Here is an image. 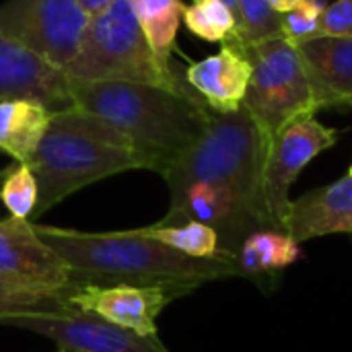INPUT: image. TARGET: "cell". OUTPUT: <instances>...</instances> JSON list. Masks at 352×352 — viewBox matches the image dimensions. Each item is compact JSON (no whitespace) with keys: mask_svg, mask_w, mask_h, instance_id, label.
I'll return each instance as SVG.
<instances>
[{"mask_svg":"<svg viewBox=\"0 0 352 352\" xmlns=\"http://www.w3.org/2000/svg\"><path fill=\"white\" fill-rule=\"evenodd\" d=\"M2 324L52 340L58 352H169L157 336H142L80 309L66 316L10 318Z\"/></svg>","mask_w":352,"mask_h":352,"instance_id":"cell-9","label":"cell"},{"mask_svg":"<svg viewBox=\"0 0 352 352\" xmlns=\"http://www.w3.org/2000/svg\"><path fill=\"white\" fill-rule=\"evenodd\" d=\"M35 231L70 266L72 285L173 287L188 295L206 283L239 276L229 256L190 258L140 229L87 233L35 225Z\"/></svg>","mask_w":352,"mask_h":352,"instance_id":"cell-1","label":"cell"},{"mask_svg":"<svg viewBox=\"0 0 352 352\" xmlns=\"http://www.w3.org/2000/svg\"><path fill=\"white\" fill-rule=\"evenodd\" d=\"M297 47L320 109L352 105V37H316Z\"/></svg>","mask_w":352,"mask_h":352,"instance_id":"cell-15","label":"cell"},{"mask_svg":"<svg viewBox=\"0 0 352 352\" xmlns=\"http://www.w3.org/2000/svg\"><path fill=\"white\" fill-rule=\"evenodd\" d=\"M64 74L76 80L142 82L177 93L194 91L171 66L155 58L130 0H116L91 14L80 47Z\"/></svg>","mask_w":352,"mask_h":352,"instance_id":"cell-5","label":"cell"},{"mask_svg":"<svg viewBox=\"0 0 352 352\" xmlns=\"http://www.w3.org/2000/svg\"><path fill=\"white\" fill-rule=\"evenodd\" d=\"M285 231L297 241H311L336 233L352 235V177L309 190L291 200Z\"/></svg>","mask_w":352,"mask_h":352,"instance_id":"cell-13","label":"cell"},{"mask_svg":"<svg viewBox=\"0 0 352 352\" xmlns=\"http://www.w3.org/2000/svg\"><path fill=\"white\" fill-rule=\"evenodd\" d=\"M68 87L72 107L101 118L128 136L161 175L204 134L212 113L196 91L76 78H68Z\"/></svg>","mask_w":352,"mask_h":352,"instance_id":"cell-2","label":"cell"},{"mask_svg":"<svg viewBox=\"0 0 352 352\" xmlns=\"http://www.w3.org/2000/svg\"><path fill=\"white\" fill-rule=\"evenodd\" d=\"M301 258L299 243L283 229H260L243 239L235 254L239 276L258 285H274Z\"/></svg>","mask_w":352,"mask_h":352,"instance_id":"cell-16","label":"cell"},{"mask_svg":"<svg viewBox=\"0 0 352 352\" xmlns=\"http://www.w3.org/2000/svg\"><path fill=\"white\" fill-rule=\"evenodd\" d=\"M80 2V6L89 12V14H95V12H99V10H103V8H107L111 2H116V0H78Z\"/></svg>","mask_w":352,"mask_h":352,"instance_id":"cell-27","label":"cell"},{"mask_svg":"<svg viewBox=\"0 0 352 352\" xmlns=\"http://www.w3.org/2000/svg\"><path fill=\"white\" fill-rule=\"evenodd\" d=\"M188 31L206 41H229L237 35V19L221 0H196L184 10Z\"/></svg>","mask_w":352,"mask_h":352,"instance_id":"cell-22","label":"cell"},{"mask_svg":"<svg viewBox=\"0 0 352 352\" xmlns=\"http://www.w3.org/2000/svg\"><path fill=\"white\" fill-rule=\"evenodd\" d=\"M33 99L52 111L72 107L68 76L0 31V101Z\"/></svg>","mask_w":352,"mask_h":352,"instance_id":"cell-12","label":"cell"},{"mask_svg":"<svg viewBox=\"0 0 352 352\" xmlns=\"http://www.w3.org/2000/svg\"><path fill=\"white\" fill-rule=\"evenodd\" d=\"M270 140L245 107L210 113L204 134L163 173L169 190L202 182L231 194L258 229H276L264 194Z\"/></svg>","mask_w":352,"mask_h":352,"instance_id":"cell-4","label":"cell"},{"mask_svg":"<svg viewBox=\"0 0 352 352\" xmlns=\"http://www.w3.org/2000/svg\"><path fill=\"white\" fill-rule=\"evenodd\" d=\"M349 175H351V177H352V165H351V169H349Z\"/></svg>","mask_w":352,"mask_h":352,"instance_id":"cell-28","label":"cell"},{"mask_svg":"<svg viewBox=\"0 0 352 352\" xmlns=\"http://www.w3.org/2000/svg\"><path fill=\"white\" fill-rule=\"evenodd\" d=\"M144 235L169 245L171 250L186 254L190 258H219V256H229L221 248L219 233L194 219L186 217H175V214H165L157 225L142 227L140 229ZM233 258V256H229ZM235 260V258H233Z\"/></svg>","mask_w":352,"mask_h":352,"instance_id":"cell-18","label":"cell"},{"mask_svg":"<svg viewBox=\"0 0 352 352\" xmlns=\"http://www.w3.org/2000/svg\"><path fill=\"white\" fill-rule=\"evenodd\" d=\"M27 165L39 188L33 219L109 175L130 169L153 171L151 161L128 136L76 107L52 111L50 126Z\"/></svg>","mask_w":352,"mask_h":352,"instance_id":"cell-3","label":"cell"},{"mask_svg":"<svg viewBox=\"0 0 352 352\" xmlns=\"http://www.w3.org/2000/svg\"><path fill=\"white\" fill-rule=\"evenodd\" d=\"M252 78V64L245 54L225 41L219 54L194 62L186 70V82L217 113L237 111Z\"/></svg>","mask_w":352,"mask_h":352,"instance_id":"cell-14","label":"cell"},{"mask_svg":"<svg viewBox=\"0 0 352 352\" xmlns=\"http://www.w3.org/2000/svg\"><path fill=\"white\" fill-rule=\"evenodd\" d=\"M130 4L155 58L163 66H171V52L186 4L182 0H130Z\"/></svg>","mask_w":352,"mask_h":352,"instance_id":"cell-19","label":"cell"},{"mask_svg":"<svg viewBox=\"0 0 352 352\" xmlns=\"http://www.w3.org/2000/svg\"><path fill=\"white\" fill-rule=\"evenodd\" d=\"M320 37H352V0H336L326 6Z\"/></svg>","mask_w":352,"mask_h":352,"instance_id":"cell-25","label":"cell"},{"mask_svg":"<svg viewBox=\"0 0 352 352\" xmlns=\"http://www.w3.org/2000/svg\"><path fill=\"white\" fill-rule=\"evenodd\" d=\"M91 14L78 0H6L0 31L29 52L64 70L76 56Z\"/></svg>","mask_w":352,"mask_h":352,"instance_id":"cell-7","label":"cell"},{"mask_svg":"<svg viewBox=\"0 0 352 352\" xmlns=\"http://www.w3.org/2000/svg\"><path fill=\"white\" fill-rule=\"evenodd\" d=\"M52 109L33 99L0 101V151L14 163H29L47 126Z\"/></svg>","mask_w":352,"mask_h":352,"instance_id":"cell-17","label":"cell"},{"mask_svg":"<svg viewBox=\"0 0 352 352\" xmlns=\"http://www.w3.org/2000/svg\"><path fill=\"white\" fill-rule=\"evenodd\" d=\"M237 35L229 39L239 47L258 45L283 37V14L266 0H237Z\"/></svg>","mask_w":352,"mask_h":352,"instance_id":"cell-21","label":"cell"},{"mask_svg":"<svg viewBox=\"0 0 352 352\" xmlns=\"http://www.w3.org/2000/svg\"><path fill=\"white\" fill-rule=\"evenodd\" d=\"M336 140L338 132L318 122L316 116L297 118L270 140L264 167V194L276 229L285 231L291 206V190L299 173L318 155L332 148Z\"/></svg>","mask_w":352,"mask_h":352,"instance_id":"cell-8","label":"cell"},{"mask_svg":"<svg viewBox=\"0 0 352 352\" xmlns=\"http://www.w3.org/2000/svg\"><path fill=\"white\" fill-rule=\"evenodd\" d=\"M70 291H35L0 276V324L23 316H66L74 307L68 303Z\"/></svg>","mask_w":352,"mask_h":352,"instance_id":"cell-20","label":"cell"},{"mask_svg":"<svg viewBox=\"0 0 352 352\" xmlns=\"http://www.w3.org/2000/svg\"><path fill=\"white\" fill-rule=\"evenodd\" d=\"M0 200L10 212V217L16 219H29L33 217L39 200V188L37 179L27 163H14L8 167L0 177Z\"/></svg>","mask_w":352,"mask_h":352,"instance_id":"cell-23","label":"cell"},{"mask_svg":"<svg viewBox=\"0 0 352 352\" xmlns=\"http://www.w3.org/2000/svg\"><path fill=\"white\" fill-rule=\"evenodd\" d=\"M0 276L35 291H70V266L37 235L29 219L0 221Z\"/></svg>","mask_w":352,"mask_h":352,"instance_id":"cell-10","label":"cell"},{"mask_svg":"<svg viewBox=\"0 0 352 352\" xmlns=\"http://www.w3.org/2000/svg\"><path fill=\"white\" fill-rule=\"evenodd\" d=\"M186 293L173 287H134V285H72L68 303L74 309L95 314L105 322L128 328L142 336H157L159 314Z\"/></svg>","mask_w":352,"mask_h":352,"instance_id":"cell-11","label":"cell"},{"mask_svg":"<svg viewBox=\"0 0 352 352\" xmlns=\"http://www.w3.org/2000/svg\"><path fill=\"white\" fill-rule=\"evenodd\" d=\"M278 14H285V12H289V10H293V8H297V6H301L305 0H266Z\"/></svg>","mask_w":352,"mask_h":352,"instance_id":"cell-26","label":"cell"},{"mask_svg":"<svg viewBox=\"0 0 352 352\" xmlns=\"http://www.w3.org/2000/svg\"><path fill=\"white\" fill-rule=\"evenodd\" d=\"M326 0H305L301 6L283 14V37L295 45L320 37Z\"/></svg>","mask_w":352,"mask_h":352,"instance_id":"cell-24","label":"cell"},{"mask_svg":"<svg viewBox=\"0 0 352 352\" xmlns=\"http://www.w3.org/2000/svg\"><path fill=\"white\" fill-rule=\"evenodd\" d=\"M239 50L252 64V78L241 107L248 109L268 140L297 118L316 116L320 109L316 91L295 43L276 37Z\"/></svg>","mask_w":352,"mask_h":352,"instance_id":"cell-6","label":"cell"}]
</instances>
